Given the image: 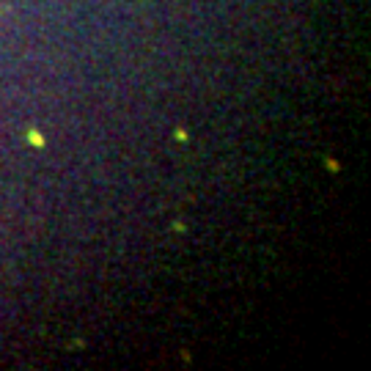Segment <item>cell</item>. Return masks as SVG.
Wrapping results in <instances>:
<instances>
[{"instance_id": "obj_1", "label": "cell", "mask_w": 371, "mask_h": 371, "mask_svg": "<svg viewBox=\"0 0 371 371\" xmlns=\"http://www.w3.org/2000/svg\"><path fill=\"white\" fill-rule=\"evenodd\" d=\"M28 140H31L33 146H44V138H41L36 129H31V132H28Z\"/></svg>"}]
</instances>
